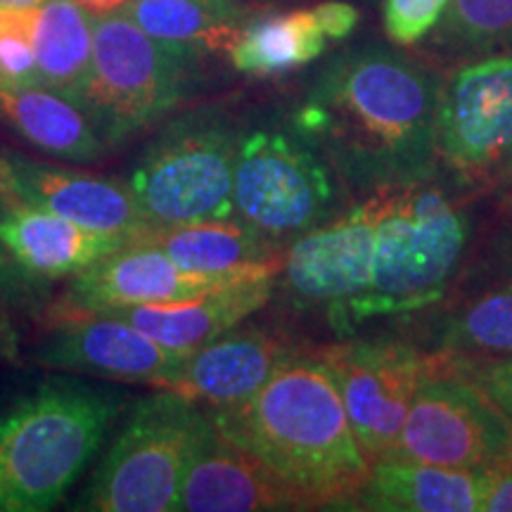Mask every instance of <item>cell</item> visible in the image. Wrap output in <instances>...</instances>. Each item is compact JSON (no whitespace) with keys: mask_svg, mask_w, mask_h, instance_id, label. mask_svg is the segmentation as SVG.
Listing matches in <instances>:
<instances>
[{"mask_svg":"<svg viewBox=\"0 0 512 512\" xmlns=\"http://www.w3.org/2000/svg\"><path fill=\"white\" fill-rule=\"evenodd\" d=\"M178 510L261 512L311 508L259 458L211 427L183 477Z\"/></svg>","mask_w":512,"mask_h":512,"instance_id":"obj_16","label":"cell"},{"mask_svg":"<svg viewBox=\"0 0 512 512\" xmlns=\"http://www.w3.org/2000/svg\"><path fill=\"white\" fill-rule=\"evenodd\" d=\"M320 29L328 36V41H342L354 34V29L361 22V12L354 5L342 3V0H328V3H320L313 8Z\"/></svg>","mask_w":512,"mask_h":512,"instance_id":"obj_32","label":"cell"},{"mask_svg":"<svg viewBox=\"0 0 512 512\" xmlns=\"http://www.w3.org/2000/svg\"><path fill=\"white\" fill-rule=\"evenodd\" d=\"M375 242L368 290L339 335L373 318L427 309L444 297L470 238L467 214L432 178L373 192Z\"/></svg>","mask_w":512,"mask_h":512,"instance_id":"obj_3","label":"cell"},{"mask_svg":"<svg viewBox=\"0 0 512 512\" xmlns=\"http://www.w3.org/2000/svg\"><path fill=\"white\" fill-rule=\"evenodd\" d=\"M46 0H0V10H31L41 8Z\"/></svg>","mask_w":512,"mask_h":512,"instance_id":"obj_34","label":"cell"},{"mask_svg":"<svg viewBox=\"0 0 512 512\" xmlns=\"http://www.w3.org/2000/svg\"><path fill=\"white\" fill-rule=\"evenodd\" d=\"M441 351L453 356H512V283L484 294L448 323Z\"/></svg>","mask_w":512,"mask_h":512,"instance_id":"obj_27","label":"cell"},{"mask_svg":"<svg viewBox=\"0 0 512 512\" xmlns=\"http://www.w3.org/2000/svg\"><path fill=\"white\" fill-rule=\"evenodd\" d=\"M0 117L50 157L93 162L105 152L88 114L38 83H0Z\"/></svg>","mask_w":512,"mask_h":512,"instance_id":"obj_22","label":"cell"},{"mask_svg":"<svg viewBox=\"0 0 512 512\" xmlns=\"http://www.w3.org/2000/svg\"><path fill=\"white\" fill-rule=\"evenodd\" d=\"M83 8L93 10V12H100V15H105V12H112V10H119L124 8L128 0H79Z\"/></svg>","mask_w":512,"mask_h":512,"instance_id":"obj_33","label":"cell"},{"mask_svg":"<svg viewBox=\"0 0 512 512\" xmlns=\"http://www.w3.org/2000/svg\"><path fill=\"white\" fill-rule=\"evenodd\" d=\"M427 48L460 62L512 53V0H448Z\"/></svg>","mask_w":512,"mask_h":512,"instance_id":"obj_26","label":"cell"},{"mask_svg":"<svg viewBox=\"0 0 512 512\" xmlns=\"http://www.w3.org/2000/svg\"><path fill=\"white\" fill-rule=\"evenodd\" d=\"M0 245L22 271L57 278L79 273L102 256L133 245V240L79 226L50 211L5 207L0 216Z\"/></svg>","mask_w":512,"mask_h":512,"instance_id":"obj_20","label":"cell"},{"mask_svg":"<svg viewBox=\"0 0 512 512\" xmlns=\"http://www.w3.org/2000/svg\"><path fill=\"white\" fill-rule=\"evenodd\" d=\"M195 55L164 46L126 12L93 19V72L86 112L105 145L162 119L183 98Z\"/></svg>","mask_w":512,"mask_h":512,"instance_id":"obj_7","label":"cell"},{"mask_svg":"<svg viewBox=\"0 0 512 512\" xmlns=\"http://www.w3.org/2000/svg\"><path fill=\"white\" fill-rule=\"evenodd\" d=\"M325 48L328 36L313 10H294L245 24L228 57L238 72L271 76L304 67L323 55Z\"/></svg>","mask_w":512,"mask_h":512,"instance_id":"obj_25","label":"cell"},{"mask_svg":"<svg viewBox=\"0 0 512 512\" xmlns=\"http://www.w3.org/2000/svg\"><path fill=\"white\" fill-rule=\"evenodd\" d=\"M0 204L50 211L79 226L124 235L133 242L155 233L131 183L41 164L8 150H0Z\"/></svg>","mask_w":512,"mask_h":512,"instance_id":"obj_13","label":"cell"},{"mask_svg":"<svg viewBox=\"0 0 512 512\" xmlns=\"http://www.w3.org/2000/svg\"><path fill=\"white\" fill-rule=\"evenodd\" d=\"M320 356L335 375L351 430L370 463L392 456L430 356L396 339L342 342L320 349Z\"/></svg>","mask_w":512,"mask_h":512,"instance_id":"obj_11","label":"cell"},{"mask_svg":"<svg viewBox=\"0 0 512 512\" xmlns=\"http://www.w3.org/2000/svg\"><path fill=\"white\" fill-rule=\"evenodd\" d=\"M34 53L41 86L86 110L93 72V17L79 0L36 8Z\"/></svg>","mask_w":512,"mask_h":512,"instance_id":"obj_23","label":"cell"},{"mask_svg":"<svg viewBox=\"0 0 512 512\" xmlns=\"http://www.w3.org/2000/svg\"><path fill=\"white\" fill-rule=\"evenodd\" d=\"M439 83L396 50H349L318 79L297 133L366 195L432 178L439 166Z\"/></svg>","mask_w":512,"mask_h":512,"instance_id":"obj_1","label":"cell"},{"mask_svg":"<svg viewBox=\"0 0 512 512\" xmlns=\"http://www.w3.org/2000/svg\"><path fill=\"white\" fill-rule=\"evenodd\" d=\"M147 240L164 249L185 271L202 275L247 273L283 264L285 259L280 245L235 216L155 228Z\"/></svg>","mask_w":512,"mask_h":512,"instance_id":"obj_21","label":"cell"},{"mask_svg":"<svg viewBox=\"0 0 512 512\" xmlns=\"http://www.w3.org/2000/svg\"><path fill=\"white\" fill-rule=\"evenodd\" d=\"M117 396L50 382L0 415V512L55 508L100 451Z\"/></svg>","mask_w":512,"mask_h":512,"instance_id":"obj_4","label":"cell"},{"mask_svg":"<svg viewBox=\"0 0 512 512\" xmlns=\"http://www.w3.org/2000/svg\"><path fill=\"white\" fill-rule=\"evenodd\" d=\"M463 361L472 377L482 384L491 399L501 406V411L508 415L512 422V356L496 363H482V366H479L477 361H472V358H463Z\"/></svg>","mask_w":512,"mask_h":512,"instance_id":"obj_30","label":"cell"},{"mask_svg":"<svg viewBox=\"0 0 512 512\" xmlns=\"http://www.w3.org/2000/svg\"><path fill=\"white\" fill-rule=\"evenodd\" d=\"M8 275H10V254L5 252L3 245H0V287L5 285Z\"/></svg>","mask_w":512,"mask_h":512,"instance_id":"obj_36","label":"cell"},{"mask_svg":"<svg viewBox=\"0 0 512 512\" xmlns=\"http://www.w3.org/2000/svg\"><path fill=\"white\" fill-rule=\"evenodd\" d=\"M512 444V422L460 356L439 351L415 392L392 456L486 470Z\"/></svg>","mask_w":512,"mask_h":512,"instance_id":"obj_9","label":"cell"},{"mask_svg":"<svg viewBox=\"0 0 512 512\" xmlns=\"http://www.w3.org/2000/svg\"><path fill=\"white\" fill-rule=\"evenodd\" d=\"M496 185H501V188H505V192L512 197V155L508 159V164H505L503 174H501V178H498Z\"/></svg>","mask_w":512,"mask_h":512,"instance_id":"obj_35","label":"cell"},{"mask_svg":"<svg viewBox=\"0 0 512 512\" xmlns=\"http://www.w3.org/2000/svg\"><path fill=\"white\" fill-rule=\"evenodd\" d=\"M482 512H512V444L494 465L486 467Z\"/></svg>","mask_w":512,"mask_h":512,"instance_id":"obj_31","label":"cell"},{"mask_svg":"<svg viewBox=\"0 0 512 512\" xmlns=\"http://www.w3.org/2000/svg\"><path fill=\"white\" fill-rule=\"evenodd\" d=\"M448 0H384V34L394 46L425 41L444 15Z\"/></svg>","mask_w":512,"mask_h":512,"instance_id":"obj_29","label":"cell"},{"mask_svg":"<svg viewBox=\"0 0 512 512\" xmlns=\"http://www.w3.org/2000/svg\"><path fill=\"white\" fill-rule=\"evenodd\" d=\"M512 155V53L460 62L439 83L437 157L467 188H489Z\"/></svg>","mask_w":512,"mask_h":512,"instance_id":"obj_10","label":"cell"},{"mask_svg":"<svg viewBox=\"0 0 512 512\" xmlns=\"http://www.w3.org/2000/svg\"><path fill=\"white\" fill-rule=\"evenodd\" d=\"M242 133L226 121L171 124L131 174L133 195L155 228L233 216V176Z\"/></svg>","mask_w":512,"mask_h":512,"instance_id":"obj_8","label":"cell"},{"mask_svg":"<svg viewBox=\"0 0 512 512\" xmlns=\"http://www.w3.org/2000/svg\"><path fill=\"white\" fill-rule=\"evenodd\" d=\"M124 12L145 34L190 55L230 53L245 27L242 12H228L204 0H128Z\"/></svg>","mask_w":512,"mask_h":512,"instance_id":"obj_24","label":"cell"},{"mask_svg":"<svg viewBox=\"0 0 512 512\" xmlns=\"http://www.w3.org/2000/svg\"><path fill=\"white\" fill-rule=\"evenodd\" d=\"M330 166L302 133L256 128L242 133L233 176V216L275 245L302 238L337 211Z\"/></svg>","mask_w":512,"mask_h":512,"instance_id":"obj_6","label":"cell"},{"mask_svg":"<svg viewBox=\"0 0 512 512\" xmlns=\"http://www.w3.org/2000/svg\"><path fill=\"white\" fill-rule=\"evenodd\" d=\"M373 242V197L294 240L280 268L290 302L323 309L339 335L349 309L368 290Z\"/></svg>","mask_w":512,"mask_h":512,"instance_id":"obj_12","label":"cell"},{"mask_svg":"<svg viewBox=\"0 0 512 512\" xmlns=\"http://www.w3.org/2000/svg\"><path fill=\"white\" fill-rule=\"evenodd\" d=\"M204 3L216 5V8L228 10V12H242V10L238 8V3H235V0H204Z\"/></svg>","mask_w":512,"mask_h":512,"instance_id":"obj_37","label":"cell"},{"mask_svg":"<svg viewBox=\"0 0 512 512\" xmlns=\"http://www.w3.org/2000/svg\"><path fill=\"white\" fill-rule=\"evenodd\" d=\"M484 470H453L401 456L375 460L351 510L482 512Z\"/></svg>","mask_w":512,"mask_h":512,"instance_id":"obj_19","label":"cell"},{"mask_svg":"<svg viewBox=\"0 0 512 512\" xmlns=\"http://www.w3.org/2000/svg\"><path fill=\"white\" fill-rule=\"evenodd\" d=\"M280 268L283 264L235 275H202L185 271L155 242L138 240L76 273L69 311L98 313L121 306L185 302L249 275H278Z\"/></svg>","mask_w":512,"mask_h":512,"instance_id":"obj_14","label":"cell"},{"mask_svg":"<svg viewBox=\"0 0 512 512\" xmlns=\"http://www.w3.org/2000/svg\"><path fill=\"white\" fill-rule=\"evenodd\" d=\"M290 351L271 332L228 330L188 354L162 389L207 403L211 411H228L252 399Z\"/></svg>","mask_w":512,"mask_h":512,"instance_id":"obj_17","label":"cell"},{"mask_svg":"<svg viewBox=\"0 0 512 512\" xmlns=\"http://www.w3.org/2000/svg\"><path fill=\"white\" fill-rule=\"evenodd\" d=\"M36 8L0 10V83H38L34 53Z\"/></svg>","mask_w":512,"mask_h":512,"instance_id":"obj_28","label":"cell"},{"mask_svg":"<svg viewBox=\"0 0 512 512\" xmlns=\"http://www.w3.org/2000/svg\"><path fill=\"white\" fill-rule=\"evenodd\" d=\"M273 280L275 275H249L185 302L121 306L98 313L117 316L164 347L192 354L259 311L271 299Z\"/></svg>","mask_w":512,"mask_h":512,"instance_id":"obj_18","label":"cell"},{"mask_svg":"<svg viewBox=\"0 0 512 512\" xmlns=\"http://www.w3.org/2000/svg\"><path fill=\"white\" fill-rule=\"evenodd\" d=\"M214 427L188 396L166 389L140 401L102 458L79 508L93 512L178 510L185 472Z\"/></svg>","mask_w":512,"mask_h":512,"instance_id":"obj_5","label":"cell"},{"mask_svg":"<svg viewBox=\"0 0 512 512\" xmlns=\"http://www.w3.org/2000/svg\"><path fill=\"white\" fill-rule=\"evenodd\" d=\"M209 418L223 437L290 484L309 508L351 510L373 467L320 351L292 349L252 399L211 411Z\"/></svg>","mask_w":512,"mask_h":512,"instance_id":"obj_2","label":"cell"},{"mask_svg":"<svg viewBox=\"0 0 512 512\" xmlns=\"http://www.w3.org/2000/svg\"><path fill=\"white\" fill-rule=\"evenodd\" d=\"M188 354L174 351L110 313L69 311L53 337L36 351L46 368L76 370L126 382H164L181 368Z\"/></svg>","mask_w":512,"mask_h":512,"instance_id":"obj_15","label":"cell"}]
</instances>
